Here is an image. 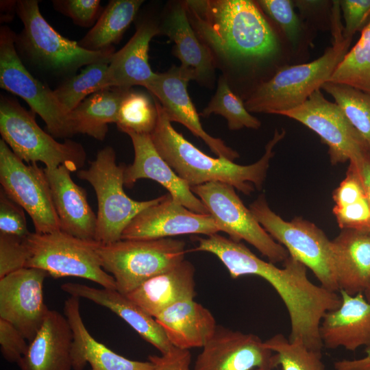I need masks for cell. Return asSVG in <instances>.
<instances>
[{
  "mask_svg": "<svg viewBox=\"0 0 370 370\" xmlns=\"http://www.w3.org/2000/svg\"><path fill=\"white\" fill-rule=\"evenodd\" d=\"M335 100L350 123L367 143L370 152V95L351 86L325 82L321 87Z\"/></svg>",
  "mask_w": 370,
  "mask_h": 370,
  "instance_id": "836d02e7",
  "label": "cell"
},
{
  "mask_svg": "<svg viewBox=\"0 0 370 370\" xmlns=\"http://www.w3.org/2000/svg\"><path fill=\"white\" fill-rule=\"evenodd\" d=\"M186 243L164 238L121 239L97 247L102 267L114 279L116 289L127 295L149 279L183 261Z\"/></svg>",
  "mask_w": 370,
  "mask_h": 370,
  "instance_id": "52a82bcc",
  "label": "cell"
},
{
  "mask_svg": "<svg viewBox=\"0 0 370 370\" xmlns=\"http://www.w3.org/2000/svg\"><path fill=\"white\" fill-rule=\"evenodd\" d=\"M333 214L338 226L370 233V205L356 170L349 165L346 176L333 191Z\"/></svg>",
  "mask_w": 370,
  "mask_h": 370,
  "instance_id": "4dcf8cb0",
  "label": "cell"
},
{
  "mask_svg": "<svg viewBox=\"0 0 370 370\" xmlns=\"http://www.w3.org/2000/svg\"><path fill=\"white\" fill-rule=\"evenodd\" d=\"M16 13L23 29L16 34L15 45L19 56L47 74L64 77V80L76 74L88 64L110 60L114 48L103 51H91L78 42L60 34L43 17L38 1H16Z\"/></svg>",
  "mask_w": 370,
  "mask_h": 370,
  "instance_id": "277c9868",
  "label": "cell"
},
{
  "mask_svg": "<svg viewBox=\"0 0 370 370\" xmlns=\"http://www.w3.org/2000/svg\"><path fill=\"white\" fill-rule=\"evenodd\" d=\"M201 348L193 370H273L278 367L275 354L251 333L217 325Z\"/></svg>",
  "mask_w": 370,
  "mask_h": 370,
  "instance_id": "2e32d148",
  "label": "cell"
},
{
  "mask_svg": "<svg viewBox=\"0 0 370 370\" xmlns=\"http://www.w3.org/2000/svg\"><path fill=\"white\" fill-rule=\"evenodd\" d=\"M195 272L193 264L184 259L172 269L145 281L125 295L156 318L170 306L195 298Z\"/></svg>",
  "mask_w": 370,
  "mask_h": 370,
  "instance_id": "484cf974",
  "label": "cell"
},
{
  "mask_svg": "<svg viewBox=\"0 0 370 370\" xmlns=\"http://www.w3.org/2000/svg\"><path fill=\"white\" fill-rule=\"evenodd\" d=\"M25 243L29 253L26 267L42 269L54 278L77 277L116 289L114 278L102 267L97 254L99 243L61 230L47 234L30 232Z\"/></svg>",
  "mask_w": 370,
  "mask_h": 370,
  "instance_id": "9c48e42d",
  "label": "cell"
},
{
  "mask_svg": "<svg viewBox=\"0 0 370 370\" xmlns=\"http://www.w3.org/2000/svg\"><path fill=\"white\" fill-rule=\"evenodd\" d=\"M158 121V111L153 99L132 88L125 95L118 113V129L127 134L151 135Z\"/></svg>",
  "mask_w": 370,
  "mask_h": 370,
  "instance_id": "e575fe53",
  "label": "cell"
},
{
  "mask_svg": "<svg viewBox=\"0 0 370 370\" xmlns=\"http://www.w3.org/2000/svg\"><path fill=\"white\" fill-rule=\"evenodd\" d=\"M366 299L370 302V284L369 286L367 288V289L363 293Z\"/></svg>",
  "mask_w": 370,
  "mask_h": 370,
  "instance_id": "7dc6e473",
  "label": "cell"
},
{
  "mask_svg": "<svg viewBox=\"0 0 370 370\" xmlns=\"http://www.w3.org/2000/svg\"><path fill=\"white\" fill-rule=\"evenodd\" d=\"M340 4L333 1L331 14L332 46L317 59L304 64L284 66L270 79L262 82L245 103L251 112L280 114L303 103L330 80L348 52L352 39L343 36Z\"/></svg>",
  "mask_w": 370,
  "mask_h": 370,
  "instance_id": "3957f363",
  "label": "cell"
},
{
  "mask_svg": "<svg viewBox=\"0 0 370 370\" xmlns=\"http://www.w3.org/2000/svg\"><path fill=\"white\" fill-rule=\"evenodd\" d=\"M160 31L151 21H142L137 25L130 40L111 58L108 69L110 87H149L157 76L149 64V43Z\"/></svg>",
  "mask_w": 370,
  "mask_h": 370,
  "instance_id": "cb8c5ba5",
  "label": "cell"
},
{
  "mask_svg": "<svg viewBox=\"0 0 370 370\" xmlns=\"http://www.w3.org/2000/svg\"><path fill=\"white\" fill-rule=\"evenodd\" d=\"M130 88L110 87L90 95L69 113L73 132L102 141L108 125L116 123L121 101Z\"/></svg>",
  "mask_w": 370,
  "mask_h": 370,
  "instance_id": "f1b7e54d",
  "label": "cell"
},
{
  "mask_svg": "<svg viewBox=\"0 0 370 370\" xmlns=\"http://www.w3.org/2000/svg\"><path fill=\"white\" fill-rule=\"evenodd\" d=\"M131 138L134 158L125 166L124 185L132 187L140 179H150L164 186L176 201L197 213L208 214L204 204L191 190L190 186L180 177L156 150L151 136L133 132Z\"/></svg>",
  "mask_w": 370,
  "mask_h": 370,
  "instance_id": "ac0fdd59",
  "label": "cell"
},
{
  "mask_svg": "<svg viewBox=\"0 0 370 370\" xmlns=\"http://www.w3.org/2000/svg\"><path fill=\"white\" fill-rule=\"evenodd\" d=\"M16 34L8 27L0 29V87L26 101L38 114L53 137L68 138L74 135L69 119L56 97L53 90L36 78L19 57Z\"/></svg>",
  "mask_w": 370,
  "mask_h": 370,
  "instance_id": "30bf717a",
  "label": "cell"
},
{
  "mask_svg": "<svg viewBox=\"0 0 370 370\" xmlns=\"http://www.w3.org/2000/svg\"><path fill=\"white\" fill-rule=\"evenodd\" d=\"M365 356L362 358L348 360L343 359L334 362V370H370V347L365 348Z\"/></svg>",
  "mask_w": 370,
  "mask_h": 370,
  "instance_id": "f6af8a7d",
  "label": "cell"
},
{
  "mask_svg": "<svg viewBox=\"0 0 370 370\" xmlns=\"http://www.w3.org/2000/svg\"><path fill=\"white\" fill-rule=\"evenodd\" d=\"M63 310L73 332V370H83L88 363L90 370H154L151 361L128 359L97 341L84 323L79 298L70 296L64 301Z\"/></svg>",
  "mask_w": 370,
  "mask_h": 370,
  "instance_id": "44dd1931",
  "label": "cell"
},
{
  "mask_svg": "<svg viewBox=\"0 0 370 370\" xmlns=\"http://www.w3.org/2000/svg\"><path fill=\"white\" fill-rule=\"evenodd\" d=\"M25 238L0 234V278L26 267L29 253Z\"/></svg>",
  "mask_w": 370,
  "mask_h": 370,
  "instance_id": "f35d334b",
  "label": "cell"
},
{
  "mask_svg": "<svg viewBox=\"0 0 370 370\" xmlns=\"http://www.w3.org/2000/svg\"><path fill=\"white\" fill-rule=\"evenodd\" d=\"M193 79H195V76L190 71L180 66H173L165 73H157L147 89L161 104L171 122L184 125L195 136L201 138L218 157L234 161L239 157L238 153L221 138L208 134L202 127L187 90L189 81Z\"/></svg>",
  "mask_w": 370,
  "mask_h": 370,
  "instance_id": "e0dca14e",
  "label": "cell"
},
{
  "mask_svg": "<svg viewBox=\"0 0 370 370\" xmlns=\"http://www.w3.org/2000/svg\"><path fill=\"white\" fill-rule=\"evenodd\" d=\"M339 4L345 20L343 36L352 39L370 15V0H341Z\"/></svg>",
  "mask_w": 370,
  "mask_h": 370,
  "instance_id": "7bdbcfd3",
  "label": "cell"
},
{
  "mask_svg": "<svg viewBox=\"0 0 370 370\" xmlns=\"http://www.w3.org/2000/svg\"><path fill=\"white\" fill-rule=\"evenodd\" d=\"M199 37L231 60H262L277 53V37L249 0L185 1Z\"/></svg>",
  "mask_w": 370,
  "mask_h": 370,
  "instance_id": "6da1fadb",
  "label": "cell"
},
{
  "mask_svg": "<svg viewBox=\"0 0 370 370\" xmlns=\"http://www.w3.org/2000/svg\"><path fill=\"white\" fill-rule=\"evenodd\" d=\"M110 60H102L84 67L78 74L65 80L53 90L66 113L73 111L92 94L110 88L108 69Z\"/></svg>",
  "mask_w": 370,
  "mask_h": 370,
  "instance_id": "1f68e13d",
  "label": "cell"
},
{
  "mask_svg": "<svg viewBox=\"0 0 370 370\" xmlns=\"http://www.w3.org/2000/svg\"><path fill=\"white\" fill-rule=\"evenodd\" d=\"M71 296L88 299L115 313L145 341L164 354L173 347L156 319L116 289L68 282L61 286Z\"/></svg>",
  "mask_w": 370,
  "mask_h": 370,
  "instance_id": "7402d4cb",
  "label": "cell"
},
{
  "mask_svg": "<svg viewBox=\"0 0 370 370\" xmlns=\"http://www.w3.org/2000/svg\"><path fill=\"white\" fill-rule=\"evenodd\" d=\"M0 133L12 152L28 164L42 162L47 169L64 166L71 172L84 166L86 153L79 143L57 141L42 130L34 115L11 97L1 95Z\"/></svg>",
  "mask_w": 370,
  "mask_h": 370,
  "instance_id": "5b68a950",
  "label": "cell"
},
{
  "mask_svg": "<svg viewBox=\"0 0 370 370\" xmlns=\"http://www.w3.org/2000/svg\"><path fill=\"white\" fill-rule=\"evenodd\" d=\"M153 99L158 111L157 124L150 135L153 143L161 157L190 187L218 182L230 184L246 195L255 188H261L274 155L273 148L286 134L284 129L275 130L259 160L240 165L223 157L212 158L197 148L174 129L161 104Z\"/></svg>",
  "mask_w": 370,
  "mask_h": 370,
  "instance_id": "7a4b0ae2",
  "label": "cell"
},
{
  "mask_svg": "<svg viewBox=\"0 0 370 370\" xmlns=\"http://www.w3.org/2000/svg\"><path fill=\"white\" fill-rule=\"evenodd\" d=\"M48 275L42 269L25 267L0 278V319L13 324L29 342L49 310L43 297Z\"/></svg>",
  "mask_w": 370,
  "mask_h": 370,
  "instance_id": "5bb4252c",
  "label": "cell"
},
{
  "mask_svg": "<svg viewBox=\"0 0 370 370\" xmlns=\"http://www.w3.org/2000/svg\"><path fill=\"white\" fill-rule=\"evenodd\" d=\"M155 319L172 345L182 349L203 347L217 328L211 312L194 299L170 306Z\"/></svg>",
  "mask_w": 370,
  "mask_h": 370,
  "instance_id": "4316f807",
  "label": "cell"
},
{
  "mask_svg": "<svg viewBox=\"0 0 370 370\" xmlns=\"http://www.w3.org/2000/svg\"><path fill=\"white\" fill-rule=\"evenodd\" d=\"M25 337L11 323L0 319V347L3 358L18 363L25 354L29 344Z\"/></svg>",
  "mask_w": 370,
  "mask_h": 370,
  "instance_id": "b9f144b4",
  "label": "cell"
},
{
  "mask_svg": "<svg viewBox=\"0 0 370 370\" xmlns=\"http://www.w3.org/2000/svg\"><path fill=\"white\" fill-rule=\"evenodd\" d=\"M254 370H269V369H254Z\"/></svg>",
  "mask_w": 370,
  "mask_h": 370,
  "instance_id": "c3c4849f",
  "label": "cell"
},
{
  "mask_svg": "<svg viewBox=\"0 0 370 370\" xmlns=\"http://www.w3.org/2000/svg\"><path fill=\"white\" fill-rule=\"evenodd\" d=\"M257 3L262 10L280 27L293 48H296L301 35L299 19L289 0H259Z\"/></svg>",
  "mask_w": 370,
  "mask_h": 370,
  "instance_id": "74e56055",
  "label": "cell"
},
{
  "mask_svg": "<svg viewBox=\"0 0 370 370\" xmlns=\"http://www.w3.org/2000/svg\"><path fill=\"white\" fill-rule=\"evenodd\" d=\"M249 210L265 230L288 251L289 256L312 271L320 285L339 291L334 269L332 241L313 223L301 217L284 220L269 206L264 194L249 205Z\"/></svg>",
  "mask_w": 370,
  "mask_h": 370,
  "instance_id": "ba28073f",
  "label": "cell"
},
{
  "mask_svg": "<svg viewBox=\"0 0 370 370\" xmlns=\"http://www.w3.org/2000/svg\"><path fill=\"white\" fill-rule=\"evenodd\" d=\"M295 119L317 134L328 147L332 164H358L370 158L369 147L340 107L327 100L319 89L301 105L280 114Z\"/></svg>",
  "mask_w": 370,
  "mask_h": 370,
  "instance_id": "7c38bea8",
  "label": "cell"
},
{
  "mask_svg": "<svg viewBox=\"0 0 370 370\" xmlns=\"http://www.w3.org/2000/svg\"><path fill=\"white\" fill-rule=\"evenodd\" d=\"M190 189L230 238L236 242L246 241L273 264L284 262L289 257L286 248L265 231L243 204L232 186L212 182Z\"/></svg>",
  "mask_w": 370,
  "mask_h": 370,
  "instance_id": "8fae6325",
  "label": "cell"
},
{
  "mask_svg": "<svg viewBox=\"0 0 370 370\" xmlns=\"http://www.w3.org/2000/svg\"><path fill=\"white\" fill-rule=\"evenodd\" d=\"M264 343L275 354L282 370H325L321 352L310 349L301 342H291L282 334H276Z\"/></svg>",
  "mask_w": 370,
  "mask_h": 370,
  "instance_id": "8d00e7d4",
  "label": "cell"
},
{
  "mask_svg": "<svg viewBox=\"0 0 370 370\" xmlns=\"http://www.w3.org/2000/svg\"><path fill=\"white\" fill-rule=\"evenodd\" d=\"M340 306L323 317L319 334L327 349L355 352L370 347V302L362 293L351 295L340 291Z\"/></svg>",
  "mask_w": 370,
  "mask_h": 370,
  "instance_id": "d6986e66",
  "label": "cell"
},
{
  "mask_svg": "<svg viewBox=\"0 0 370 370\" xmlns=\"http://www.w3.org/2000/svg\"><path fill=\"white\" fill-rule=\"evenodd\" d=\"M125 166L116 162L114 149L107 146L99 150L86 169L77 176L88 182L97 199L95 241L109 244L121 240L122 234L132 220L144 209L159 202L162 196L147 201L131 199L125 192Z\"/></svg>",
  "mask_w": 370,
  "mask_h": 370,
  "instance_id": "8992f818",
  "label": "cell"
},
{
  "mask_svg": "<svg viewBox=\"0 0 370 370\" xmlns=\"http://www.w3.org/2000/svg\"><path fill=\"white\" fill-rule=\"evenodd\" d=\"M164 31L175 43L173 54L180 60V66L190 71L195 80L209 77L214 69L212 56L190 25L185 2L171 10L165 21Z\"/></svg>",
  "mask_w": 370,
  "mask_h": 370,
  "instance_id": "83f0119b",
  "label": "cell"
},
{
  "mask_svg": "<svg viewBox=\"0 0 370 370\" xmlns=\"http://www.w3.org/2000/svg\"><path fill=\"white\" fill-rule=\"evenodd\" d=\"M72 344L73 332L66 317L49 310L17 365L20 370H73Z\"/></svg>",
  "mask_w": 370,
  "mask_h": 370,
  "instance_id": "603a6c76",
  "label": "cell"
},
{
  "mask_svg": "<svg viewBox=\"0 0 370 370\" xmlns=\"http://www.w3.org/2000/svg\"><path fill=\"white\" fill-rule=\"evenodd\" d=\"M148 359L153 363L154 370H193L190 351L174 346L167 353L160 356L150 355Z\"/></svg>",
  "mask_w": 370,
  "mask_h": 370,
  "instance_id": "ee69618b",
  "label": "cell"
},
{
  "mask_svg": "<svg viewBox=\"0 0 370 370\" xmlns=\"http://www.w3.org/2000/svg\"><path fill=\"white\" fill-rule=\"evenodd\" d=\"M349 164L357 172L365 190L370 205V158L366 159L358 164Z\"/></svg>",
  "mask_w": 370,
  "mask_h": 370,
  "instance_id": "bcb514c9",
  "label": "cell"
},
{
  "mask_svg": "<svg viewBox=\"0 0 370 370\" xmlns=\"http://www.w3.org/2000/svg\"><path fill=\"white\" fill-rule=\"evenodd\" d=\"M99 0H53V8L79 27H93L102 9Z\"/></svg>",
  "mask_w": 370,
  "mask_h": 370,
  "instance_id": "ab89813d",
  "label": "cell"
},
{
  "mask_svg": "<svg viewBox=\"0 0 370 370\" xmlns=\"http://www.w3.org/2000/svg\"><path fill=\"white\" fill-rule=\"evenodd\" d=\"M222 232L210 214L195 212L169 194L139 212L124 230L121 239L149 240L186 234L207 236Z\"/></svg>",
  "mask_w": 370,
  "mask_h": 370,
  "instance_id": "9a60e30c",
  "label": "cell"
},
{
  "mask_svg": "<svg viewBox=\"0 0 370 370\" xmlns=\"http://www.w3.org/2000/svg\"><path fill=\"white\" fill-rule=\"evenodd\" d=\"M44 169L61 231L95 241L97 214L88 204L86 190L73 182L66 166Z\"/></svg>",
  "mask_w": 370,
  "mask_h": 370,
  "instance_id": "ffe728a7",
  "label": "cell"
},
{
  "mask_svg": "<svg viewBox=\"0 0 370 370\" xmlns=\"http://www.w3.org/2000/svg\"><path fill=\"white\" fill-rule=\"evenodd\" d=\"M329 81L351 86L370 95V21Z\"/></svg>",
  "mask_w": 370,
  "mask_h": 370,
  "instance_id": "d6a6232c",
  "label": "cell"
},
{
  "mask_svg": "<svg viewBox=\"0 0 370 370\" xmlns=\"http://www.w3.org/2000/svg\"><path fill=\"white\" fill-rule=\"evenodd\" d=\"M332 245L339 291L351 295L363 293L370 284V233L344 229Z\"/></svg>",
  "mask_w": 370,
  "mask_h": 370,
  "instance_id": "d4e9b609",
  "label": "cell"
},
{
  "mask_svg": "<svg viewBox=\"0 0 370 370\" xmlns=\"http://www.w3.org/2000/svg\"><path fill=\"white\" fill-rule=\"evenodd\" d=\"M212 114L223 116L231 130L258 129L261 125L260 121L247 110L242 99L232 91L224 77H220L214 95L201 115L208 116Z\"/></svg>",
  "mask_w": 370,
  "mask_h": 370,
  "instance_id": "d590c367",
  "label": "cell"
},
{
  "mask_svg": "<svg viewBox=\"0 0 370 370\" xmlns=\"http://www.w3.org/2000/svg\"><path fill=\"white\" fill-rule=\"evenodd\" d=\"M0 183L3 191L31 217L36 233L61 230L45 169L21 160L3 139L0 140Z\"/></svg>",
  "mask_w": 370,
  "mask_h": 370,
  "instance_id": "4fadbf2b",
  "label": "cell"
},
{
  "mask_svg": "<svg viewBox=\"0 0 370 370\" xmlns=\"http://www.w3.org/2000/svg\"><path fill=\"white\" fill-rule=\"evenodd\" d=\"M24 209L12 199L2 188L0 190V234L27 237V229Z\"/></svg>",
  "mask_w": 370,
  "mask_h": 370,
  "instance_id": "60d3db41",
  "label": "cell"
},
{
  "mask_svg": "<svg viewBox=\"0 0 370 370\" xmlns=\"http://www.w3.org/2000/svg\"><path fill=\"white\" fill-rule=\"evenodd\" d=\"M143 0H111L103 9L93 27L79 40L82 48L91 51L113 49L135 19Z\"/></svg>",
  "mask_w": 370,
  "mask_h": 370,
  "instance_id": "f546056e",
  "label": "cell"
}]
</instances>
